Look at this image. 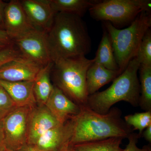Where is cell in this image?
I'll use <instances>...</instances> for the list:
<instances>
[{
  "instance_id": "cell-1",
  "label": "cell",
  "mask_w": 151,
  "mask_h": 151,
  "mask_svg": "<svg viewBox=\"0 0 151 151\" xmlns=\"http://www.w3.org/2000/svg\"><path fill=\"white\" fill-rule=\"evenodd\" d=\"M46 36L52 62L85 56L91 51L92 42L86 23L76 15L57 13Z\"/></svg>"
},
{
  "instance_id": "cell-2",
  "label": "cell",
  "mask_w": 151,
  "mask_h": 151,
  "mask_svg": "<svg viewBox=\"0 0 151 151\" xmlns=\"http://www.w3.org/2000/svg\"><path fill=\"white\" fill-rule=\"evenodd\" d=\"M122 111L116 107L102 114L87 105L81 106L80 113L71 119L73 131L69 144L73 146L110 138H128L133 129L122 119Z\"/></svg>"
},
{
  "instance_id": "cell-3",
  "label": "cell",
  "mask_w": 151,
  "mask_h": 151,
  "mask_svg": "<svg viewBox=\"0 0 151 151\" xmlns=\"http://www.w3.org/2000/svg\"><path fill=\"white\" fill-rule=\"evenodd\" d=\"M140 65L137 58H133L108 89L89 95L86 105L93 111L102 114L108 113L113 105L120 101L137 107L140 96L138 77Z\"/></svg>"
},
{
  "instance_id": "cell-4",
  "label": "cell",
  "mask_w": 151,
  "mask_h": 151,
  "mask_svg": "<svg viewBox=\"0 0 151 151\" xmlns=\"http://www.w3.org/2000/svg\"><path fill=\"white\" fill-rule=\"evenodd\" d=\"M94 62L85 56L60 59L53 62L50 73L54 86L80 106L86 105L87 70Z\"/></svg>"
},
{
  "instance_id": "cell-5",
  "label": "cell",
  "mask_w": 151,
  "mask_h": 151,
  "mask_svg": "<svg viewBox=\"0 0 151 151\" xmlns=\"http://www.w3.org/2000/svg\"><path fill=\"white\" fill-rule=\"evenodd\" d=\"M104 27L111 39L116 62L122 73L137 56L143 37L151 28V12H142L125 29L117 28L109 22H105Z\"/></svg>"
},
{
  "instance_id": "cell-6",
  "label": "cell",
  "mask_w": 151,
  "mask_h": 151,
  "mask_svg": "<svg viewBox=\"0 0 151 151\" xmlns=\"http://www.w3.org/2000/svg\"><path fill=\"white\" fill-rule=\"evenodd\" d=\"M150 0H99L89 9L92 18L109 22L113 26L123 27L131 24L144 11L151 12Z\"/></svg>"
},
{
  "instance_id": "cell-7",
  "label": "cell",
  "mask_w": 151,
  "mask_h": 151,
  "mask_svg": "<svg viewBox=\"0 0 151 151\" xmlns=\"http://www.w3.org/2000/svg\"><path fill=\"white\" fill-rule=\"evenodd\" d=\"M32 108L17 107L2 121L6 150L18 151L27 144L29 117Z\"/></svg>"
},
{
  "instance_id": "cell-8",
  "label": "cell",
  "mask_w": 151,
  "mask_h": 151,
  "mask_svg": "<svg viewBox=\"0 0 151 151\" xmlns=\"http://www.w3.org/2000/svg\"><path fill=\"white\" fill-rule=\"evenodd\" d=\"M12 42L22 56L41 67L52 62L46 32L35 29L13 40Z\"/></svg>"
},
{
  "instance_id": "cell-9",
  "label": "cell",
  "mask_w": 151,
  "mask_h": 151,
  "mask_svg": "<svg viewBox=\"0 0 151 151\" xmlns=\"http://www.w3.org/2000/svg\"><path fill=\"white\" fill-rule=\"evenodd\" d=\"M4 26L12 41L35 29L30 22L19 0H12L7 3Z\"/></svg>"
},
{
  "instance_id": "cell-10",
  "label": "cell",
  "mask_w": 151,
  "mask_h": 151,
  "mask_svg": "<svg viewBox=\"0 0 151 151\" xmlns=\"http://www.w3.org/2000/svg\"><path fill=\"white\" fill-rule=\"evenodd\" d=\"M42 68L21 56L0 66V80L9 82L34 81Z\"/></svg>"
},
{
  "instance_id": "cell-11",
  "label": "cell",
  "mask_w": 151,
  "mask_h": 151,
  "mask_svg": "<svg viewBox=\"0 0 151 151\" xmlns=\"http://www.w3.org/2000/svg\"><path fill=\"white\" fill-rule=\"evenodd\" d=\"M20 2L32 26L36 29L47 32L57 14L48 0H22Z\"/></svg>"
},
{
  "instance_id": "cell-12",
  "label": "cell",
  "mask_w": 151,
  "mask_h": 151,
  "mask_svg": "<svg viewBox=\"0 0 151 151\" xmlns=\"http://www.w3.org/2000/svg\"><path fill=\"white\" fill-rule=\"evenodd\" d=\"M60 124L59 122L45 105L32 108L28 125L27 144L34 145L47 131Z\"/></svg>"
},
{
  "instance_id": "cell-13",
  "label": "cell",
  "mask_w": 151,
  "mask_h": 151,
  "mask_svg": "<svg viewBox=\"0 0 151 151\" xmlns=\"http://www.w3.org/2000/svg\"><path fill=\"white\" fill-rule=\"evenodd\" d=\"M72 119L47 131L33 145L41 151H60L69 143L72 134Z\"/></svg>"
},
{
  "instance_id": "cell-14",
  "label": "cell",
  "mask_w": 151,
  "mask_h": 151,
  "mask_svg": "<svg viewBox=\"0 0 151 151\" xmlns=\"http://www.w3.org/2000/svg\"><path fill=\"white\" fill-rule=\"evenodd\" d=\"M45 106L60 124H64L77 116L81 111V106L54 86Z\"/></svg>"
},
{
  "instance_id": "cell-15",
  "label": "cell",
  "mask_w": 151,
  "mask_h": 151,
  "mask_svg": "<svg viewBox=\"0 0 151 151\" xmlns=\"http://www.w3.org/2000/svg\"><path fill=\"white\" fill-rule=\"evenodd\" d=\"M0 86L7 92L17 107L33 108L36 106L34 81L9 82L0 80Z\"/></svg>"
},
{
  "instance_id": "cell-16",
  "label": "cell",
  "mask_w": 151,
  "mask_h": 151,
  "mask_svg": "<svg viewBox=\"0 0 151 151\" xmlns=\"http://www.w3.org/2000/svg\"><path fill=\"white\" fill-rule=\"evenodd\" d=\"M122 73L120 70H110L94 62L89 66L86 73V88L88 94L96 93L100 88L113 81Z\"/></svg>"
},
{
  "instance_id": "cell-17",
  "label": "cell",
  "mask_w": 151,
  "mask_h": 151,
  "mask_svg": "<svg viewBox=\"0 0 151 151\" xmlns=\"http://www.w3.org/2000/svg\"><path fill=\"white\" fill-rule=\"evenodd\" d=\"M52 64L51 62L42 68L34 81V93L39 105H45L53 90L54 85L50 77Z\"/></svg>"
},
{
  "instance_id": "cell-18",
  "label": "cell",
  "mask_w": 151,
  "mask_h": 151,
  "mask_svg": "<svg viewBox=\"0 0 151 151\" xmlns=\"http://www.w3.org/2000/svg\"><path fill=\"white\" fill-rule=\"evenodd\" d=\"M56 13H64L82 17L99 0H48Z\"/></svg>"
},
{
  "instance_id": "cell-19",
  "label": "cell",
  "mask_w": 151,
  "mask_h": 151,
  "mask_svg": "<svg viewBox=\"0 0 151 151\" xmlns=\"http://www.w3.org/2000/svg\"><path fill=\"white\" fill-rule=\"evenodd\" d=\"M94 59V62L108 69L120 70L114 55L111 39L105 29L103 31V37Z\"/></svg>"
},
{
  "instance_id": "cell-20",
  "label": "cell",
  "mask_w": 151,
  "mask_h": 151,
  "mask_svg": "<svg viewBox=\"0 0 151 151\" xmlns=\"http://www.w3.org/2000/svg\"><path fill=\"white\" fill-rule=\"evenodd\" d=\"M124 138L113 137L76 144L72 146L74 151H122Z\"/></svg>"
},
{
  "instance_id": "cell-21",
  "label": "cell",
  "mask_w": 151,
  "mask_h": 151,
  "mask_svg": "<svg viewBox=\"0 0 151 151\" xmlns=\"http://www.w3.org/2000/svg\"><path fill=\"white\" fill-rule=\"evenodd\" d=\"M139 71L140 87L139 106L145 111H151V65L140 64Z\"/></svg>"
},
{
  "instance_id": "cell-22",
  "label": "cell",
  "mask_w": 151,
  "mask_h": 151,
  "mask_svg": "<svg viewBox=\"0 0 151 151\" xmlns=\"http://www.w3.org/2000/svg\"><path fill=\"white\" fill-rule=\"evenodd\" d=\"M124 121L133 130H138V134L142 137L143 131L151 124V111L135 113L124 117Z\"/></svg>"
},
{
  "instance_id": "cell-23",
  "label": "cell",
  "mask_w": 151,
  "mask_h": 151,
  "mask_svg": "<svg viewBox=\"0 0 151 151\" xmlns=\"http://www.w3.org/2000/svg\"><path fill=\"white\" fill-rule=\"evenodd\" d=\"M140 64L151 65V30L149 29L143 37L136 57Z\"/></svg>"
},
{
  "instance_id": "cell-24",
  "label": "cell",
  "mask_w": 151,
  "mask_h": 151,
  "mask_svg": "<svg viewBox=\"0 0 151 151\" xmlns=\"http://www.w3.org/2000/svg\"><path fill=\"white\" fill-rule=\"evenodd\" d=\"M17 107L7 92L0 86V121Z\"/></svg>"
},
{
  "instance_id": "cell-25",
  "label": "cell",
  "mask_w": 151,
  "mask_h": 151,
  "mask_svg": "<svg viewBox=\"0 0 151 151\" xmlns=\"http://www.w3.org/2000/svg\"><path fill=\"white\" fill-rule=\"evenodd\" d=\"M21 56L19 51L13 43L9 45L0 50V66Z\"/></svg>"
},
{
  "instance_id": "cell-26",
  "label": "cell",
  "mask_w": 151,
  "mask_h": 151,
  "mask_svg": "<svg viewBox=\"0 0 151 151\" xmlns=\"http://www.w3.org/2000/svg\"><path fill=\"white\" fill-rule=\"evenodd\" d=\"M140 137L137 133H132L130 134L127 139L129 140L128 145L122 151H151L150 144L145 145L142 147L139 148L137 143Z\"/></svg>"
},
{
  "instance_id": "cell-27",
  "label": "cell",
  "mask_w": 151,
  "mask_h": 151,
  "mask_svg": "<svg viewBox=\"0 0 151 151\" xmlns=\"http://www.w3.org/2000/svg\"><path fill=\"white\" fill-rule=\"evenodd\" d=\"M0 42L7 44L13 43L4 29H0Z\"/></svg>"
},
{
  "instance_id": "cell-28",
  "label": "cell",
  "mask_w": 151,
  "mask_h": 151,
  "mask_svg": "<svg viewBox=\"0 0 151 151\" xmlns=\"http://www.w3.org/2000/svg\"><path fill=\"white\" fill-rule=\"evenodd\" d=\"M6 150L5 143L4 137L3 132L2 123L0 121V151H5Z\"/></svg>"
},
{
  "instance_id": "cell-29",
  "label": "cell",
  "mask_w": 151,
  "mask_h": 151,
  "mask_svg": "<svg viewBox=\"0 0 151 151\" xmlns=\"http://www.w3.org/2000/svg\"><path fill=\"white\" fill-rule=\"evenodd\" d=\"M6 4L7 3L0 0V25L2 26L4 28V14Z\"/></svg>"
},
{
  "instance_id": "cell-30",
  "label": "cell",
  "mask_w": 151,
  "mask_h": 151,
  "mask_svg": "<svg viewBox=\"0 0 151 151\" xmlns=\"http://www.w3.org/2000/svg\"><path fill=\"white\" fill-rule=\"evenodd\" d=\"M142 137L145 138L149 144H151V124L143 131Z\"/></svg>"
},
{
  "instance_id": "cell-31",
  "label": "cell",
  "mask_w": 151,
  "mask_h": 151,
  "mask_svg": "<svg viewBox=\"0 0 151 151\" xmlns=\"http://www.w3.org/2000/svg\"><path fill=\"white\" fill-rule=\"evenodd\" d=\"M18 151H41L37 149L31 145H25L23 147H22Z\"/></svg>"
},
{
  "instance_id": "cell-32",
  "label": "cell",
  "mask_w": 151,
  "mask_h": 151,
  "mask_svg": "<svg viewBox=\"0 0 151 151\" xmlns=\"http://www.w3.org/2000/svg\"><path fill=\"white\" fill-rule=\"evenodd\" d=\"M60 151H74L73 150L72 146L70 145L69 143L65 145Z\"/></svg>"
},
{
  "instance_id": "cell-33",
  "label": "cell",
  "mask_w": 151,
  "mask_h": 151,
  "mask_svg": "<svg viewBox=\"0 0 151 151\" xmlns=\"http://www.w3.org/2000/svg\"><path fill=\"white\" fill-rule=\"evenodd\" d=\"M9 45V44H7L2 43V42H0V50L3 49H4V48H5V47H6L8 46V45Z\"/></svg>"
},
{
  "instance_id": "cell-34",
  "label": "cell",
  "mask_w": 151,
  "mask_h": 151,
  "mask_svg": "<svg viewBox=\"0 0 151 151\" xmlns=\"http://www.w3.org/2000/svg\"><path fill=\"white\" fill-rule=\"evenodd\" d=\"M0 29H4V27L0 25Z\"/></svg>"
},
{
  "instance_id": "cell-35",
  "label": "cell",
  "mask_w": 151,
  "mask_h": 151,
  "mask_svg": "<svg viewBox=\"0 0 151 151\" xmlns=\"http://www.w3.org/2000/svg\"><path fill=\"white\" fill-rule=\"evenodd\" d=\"M5 151H11L9 150H6Z\"/></svg>"
}]
</instances>
